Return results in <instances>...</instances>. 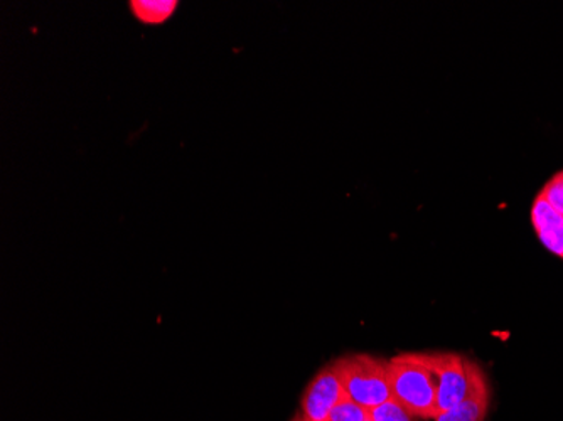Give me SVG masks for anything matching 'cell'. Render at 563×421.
I'll use <instances>...</instances> for the list:
<instances>
[{
  "mask_svg": "<svg viewBox=\"0 0 563 421\" xmlns=\"http://www.w3.org/2000/svg\"><path fill=\"white\" fill-rule=\"evenodd\" d=\"M391 398L413 417L438 418V381L427 354L405 353L388 359Z\"/></svg>",
  "mask_w": 563,
  "mask_h": 421,
  "instance_id": "1",
  "label": "cell"
},
{
  "mask_svg": "<svg viewBox=\"0 0 563 421\" xmlns=\"http://www.w3.org/2000/svg\"><path fill=\"white\" fill-rule=\"evenodd\" d=\"M332 364L351 400L368 410L390 400L388 359L369 354H350Z\"/></svg>",
  "mask_w": 563,
  "mask_h": 421,
  "instance_id": "2",
  "label": "cell"
},
{
  "mask_svg": "<svg viewBox=\"0 0 563 421\" xmlns=\"http://www.w3.org/2000/svg\"><path fill=\"white\" fill-rule=\"evenodd\" d=\"M438 381V417L457 407L467 392L466 357L459 354H427Z\"/></svg>",
  "mask_w": 563,
  "mask_h": 421,
  "instance_id": "3",
  "label": "cell"
},
{
  "mask_svg": "<svg viewBox=\"0 0 563 421\" xmlns=\"http://www.w3.org/2000/svg\"><path fill=\"white\" fill-rule=\"evenodd\" d=\"M346 391L341 385L334 364L322 367L303 391L300 400L302 417L309 421H328L332 408L340 403Z\"/></svg>",
  "mask_w": 563,
  "mask_h": 421,
  "instance_id": "4",
  "label": "cell"
},
{
  "mask_svg": "<svg viewBox=\"0 0 563 421\" xmlns=\"http://www.w3.org/2000/svg\"><path fill=\"white\" fill-rule=\"evenodd\" d=\"M467 392L464 400L439 414L435 421H484L488 414L489 405H492V386H489L486 373L476 361L467 359Z\"/></svg>",
  "mask_w": 563,
  "mask_h": 421,
  "instance_id": "5",
  "label": "cell"
},
{
  "mask_svg": "<svg viewBox=\"0 0 563 421\" xmlns=\"http://www.w3.org/2000/svg\"><path fill=\"white\" fill-rule=\"evenodd\" d=\"M531 224L543 246L563 258V217L540 192L531 204Z\"/></svg>",
  "mask_w": 563,
  "mask_h": 421,
  "instance_id": "6",
  "label": "cell"
},
{
  "mask_svg": "<svg viewBox=\"0 0 563 421\" xmlns=\"http://www.w3.org/2000/svg\"><path fill=\"white\" fill-rule=\"evenodd\" d=\"M132 15L137 19L141 24L161 25L166 24L174 14H176L177 0H132Z\"/></svg>",
  "mask_w": 563,
  "mask_h": 421,
  "instance_id": "7",
  "label": "cell"
},
{
  "mask_svg": "<svg viewBox=\"0 0 563 421\" xmlns=\"http://www.w3.org/2000/svg\"><path fill=\"white\" fill-rule=\"evenodd\" d=\"M328 421H369V410L351 400L346 392L340 403L332 408Z\"/></svg>",
  "mask_w": 563,
  "mask_h": 421,
  "instance_id": "8",
  "label": "cell"
},
{
  "mask_svg": "<svg viewBox=\"0 0 563 421\" xmlns=\"http://www.w3.org/2000/svg\"><path fill=\"white\" fill-rule=\"evenodd\" d=\"M369 421H417V417H413L404 405L390 398L369 410Z\"/></svg>",
  "mask_w": 563,
  "mask_h": 421,
  "instance_id": "9",
  "label": "cell"
},
{
  "mask_svg": "<svg viewBox=\"0 0 563 421\" xmlns=\"http://www.w3.org/2000/svg\"><path fill=\"white\" fill-rule=\"evenodd\" d=\"M540 195H542L563 217V169L553 174V176L547 180Z\"/></svg>",
  "mask_w": 563,
  "mask_h": 421,
  "instance_id": "10",
  "label": "cell"
},
{
  "mask_svg": "<svg viewBox=\"0 0 563 421\" xmlns=\"http://www.w3.org/2000/svg\"><path fill=\"white\" fill-rule=\"evenodd\" d=\"M296 421H309V420H307V418H303V417H302V418H300V417H299V418H296Z\"/></svg>",
  "mask_w": 563,
  "mask_h": 421,
  "instance_id": "11",
  "label": "cell"
}]
</instances>
